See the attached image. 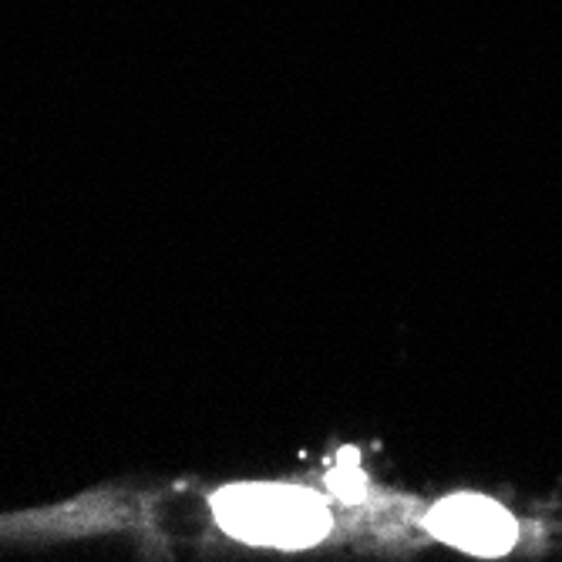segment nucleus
Returning a JSON list of instances; mask_svg holds the SVG:
<instances>
[{"mask_svg":"<svg viewBox=\"0 0 562 562\" xmlns=\"http://www.w3.org/2000/svg\"><path fill=\"white\" fill-rule=\"evenodd\" d=\"M216 522L252 546L303 549L334 532V516L317 492L290 485H233L213 495Z\"/></svg>","mask_w":562,"mask_h":562,"instance_id":"1","label":"nucleus"},{"mask_svg":"<svg viewBox=\"0 0 562 562\" xmlns=\"http://www.w3.org/2000/svg\"><path fill=\"white\" fill-rule=\"evenodd\" d=\"M422 529L435 539H445L458 549H469L479 555H502L516 549L526 536L522 522L508 516L488 498L458 495L445 498L422 516Z\"/></svg>","mask_w":562,"mask_h":562,"instance_id":"2","label":"nucleus"}]
</instances>
